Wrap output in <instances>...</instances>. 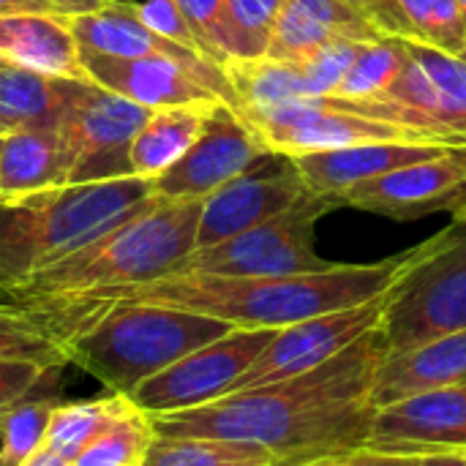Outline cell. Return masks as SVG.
Listing matches in <instances>:
<instances>
[{
	"instance_id": "6da1fadb",
	"label": "cell",
	"mask_w": 466,
	"mask_h": 466,
	"mask_svg": "<svg viewBox=\"0 0 466 466\" xmlns=\"http://www.w3.org/2000/svg\"><path fill=\"white\" fill-rule=\"evenodd\" d=\"M385 355V336L374 328L309 374L150 420L158 437L248 442L265 448L279 466L347 459L369 442L377 418L371 388Z\"/></svg>"
},
{
	"instance_id": "7a4b0ae2",
	"label": "cell",
	"mask_w": 466,
	"mask_h": 466,
	"mask_svg": "<svg viewBox=\"0 0 466 466\" xmlns=\"http://www.w3.org/2000/svg\"><path fill=\"white\" fill-rule=\"evenodd\" d=\"M401 257L377 265H333L328 270L300 276L235 279L208 273H172L158 281L85 303H158L216 317L243 330H281L311 317L355 309L382 298L401 268Z\"/></svg>"
},
{
	"instance_id": "3957f363",
	"label": "cell",
	"mask_w": 466,
	"mask_h": 466,
	"mask_svg": "<svg viewBox=\"0 0 466 466\" xmlns=\"http://www.w3.org/2000/svg\"><path fill=\"white\" fill-rule=\"evenodd\" d=\"M52 314L68 363H76L109 393L131 396L145 380L161 374L188 352L235 330L229 322L186 309L112 300L30 306Z\"/></svg>"
},
{
	"instance_id": "277c9868",
	"label": "cell",
	"mask_w": 466,
	"mask_h": 466,
	"mask_svg": "<svg viewBox=\"0 0 466 466\" xmlns=\"http://www.w3.org/2000/svg\"><path fill=\"white\" fill-rule=\"evenodd\" d=\"M199 213L202 199H158L79 251L33 273L8 298L22 306L85 303L172 276L197 248Z\"/></svg>"
},
{
	"instance_id": "5b68a950",
	"label": "cell",
	"mask_w": 466,
	"mask_h": 466,
	"mask_svg": "<svg viewBox=\"0 0 466 466\" xmlns=\"http://www.w3.org/2000/svg\"><path fill=\"white\" fill-rule=\"evenodd\" d=\"M156 202L153 180L145 177L57 186L3 202L0 292L8 295L33 273L79 251Z\"/></svg>"
},
{
	"instance_id": "8992f818",
	"label": "cell",
	"mask_w": 466,
	"mask_h": 466,
	"mask_svg": "<svg viewBox=\"0 0 466 466\" xmlns=\"http://www.w3.org/2000/svg\"><path fill=\"white\" fill-rule=\"evenodd\" d=\"M380 330L388 352L466 330V213L401 257L382 295Z\"/></svg>"
},
{
	"instance_id": "52a82bcc",
	"label": "cell",
	"mask_w": 466,
	"mask_h": 466,
	"mask_svg": "<svg viewBox=\"0 0 466 466\" xmlns=\"http://www.w3.org/2000/svg\"><path fill=\"white\" fill-rule=\"evenodd\" d=\"M150 115L153 109H145L93 79H71L66 109L55 126L60 164L57 186L134 177L128 147Z\"/></svg>"
},
{
	"instance_id": "ba28073f",
	"label": "cell",
	"mask_w": 466,
	"mask_h": 466,
	"mask_svg": "<svg viewBox=\"0 0 466 466\" xmlns=\"http://www.w3.org/2000/svg\"><path fill=\"white\" fill-rule=\"evenodd\" d=\"M333 208H339L333 199L309 191L284 213L216 246L194 248L175 273L262 279L328 270L336 262H328L314 251V227Z\"/></svg>"
},
{
	"instance_id": "9c48e42d",
	"label": "cell",
	"mask_w": 466,
	"mask_h": 466,
	"mask_svg": "<svg viewBox=\"0 0 466 466\" xmlns=\"http://www.w3.org/2000/svg\"><path fill=\"white\" fill-rule=\"evenodd\" d=\"M407 66L377 98L350 101L330 96L339 106L426 131L440 145L466 147V60L407 41Z\"/></svg>"
},
{
	"instance_id": "30bf717a",
	"label": "cell",
	"mask_w": 466,
	"mask_h": 466,
	"mask_svg": "<svg viewBox=\"0 0 466 466\" xmlns=\"http://www.w3.org/2000/svg\"><path fill=\"white\" fill-rule=\"evenodd\" d=\"M238 115L248 123V128L270 153H279L287 158L352 147V145H369V142L440 145L420 128L355 115L339 106L330 96L298 98V101L279 104L270 109H254V112H238Z\"/></svg>"
},
{
	"instance_id": "8fae6325",
	"label": "cell",
	"mask_w": 466,
	"mask_h": 466,
	"mask_svg": "<svg viewBox=\"0 0 466 466\" xmlns=\"http://www.w3.org/2000/svg\"><path fill=\"white\" fill-rule=\"evenodd\" d=\"M79 57L96 85L153 112L175 106H205L218 101L232 109L238 106L235 90L221 63L194 68L164 55L112 57L87 49H79Z\"/></svg>"
},
{
	"instance_id": "7c38bea8",
	"label": "cell",
	"mask_w": 466,
	"mask_h": 466,
	"mask_svg": "<svg viewBox=\"0 0 466 466\" xmlns=\"http://www.w3.org/2000/svg\"><path fill=\"white\" fill-rule=\"evenodd\" d=\"M276 330L235 328L227 336L188 352L161 374L145 380L128 399L147 415L183 412L210 404L232 390L270 344Z\"/></svg>"
},
{
	"instance_id": "4fadbf2b",
	"label": "cell",
	"mask_w": 466,
	"mask_h": 466,
	"mask_svg": "<svg viewBox=\"0 0 466 466\" xmlns=\"http://www.w3.org/2000/svg\"><path fill=\"white\" fill-rule=\"evenodd\" d=\"M380 317H382V298L276 330L270 344L251 363V369L232 385L229 393L265 388L319 369L322 363L333 360L347 347H352L358 339L380 328Z\"/></svg>"
},
{
	"instance_id": "5bb4252c",
	"label": "cell",
	"mask_w": 466,
	"mask_h": 466,
	"mask_svg": "<svg viewBox=\"0 0 466 466\" xmlns=\"http://www.w3.org/2000/svg\"><path fill=\"white\" fill-rule=\"evenodd\" d=\"M270 150L257 139L248 123L227 104H218L199 139L153 180V194L167 202H197L210 197L232 177L251 169Z\"/></svg>"
},
{
	"instance_id": "9a60e30c",
	"label": "cell",
	"mask_w": 466,
	"mask_h": 466,
	"mask_svg": "<svg viewBox=\"0 0 466 466\" xmlns=\"http://www.w3.org/2000/svg\"><path fill=\"white\" fill-rule=\"evenodd\" d=\"M341 205L415 221L431 213H466V147H451L434 158L401 167L344 191Z\"/></svg>"
},
{
	"instance_id": "2e32d148",
	"label": "cell",
	"mask_w": 466,
	"mask_h": 466,
	"mask_svg": "<svg viewBox=\"0 0 466 466\" xmlns=\"http://www.w3.org/2000/svg\"><path fill=\"white\" fill-rule=\"evenodd\" d=\"M309 188L300 180L292 158L268 153L251 169L232 177L202 199L197 248L229 240L292 208Z\"/></svg>"
},
{
	"instance_id": "e0dca14e",
	"label": "cell",
	"mask_w": 466,
	"mask_h": 466,
	"mask_svg": "<svg viewBox=\"0 0 466 466\" xmlns=\"http://www.w3.org/2000/svg\"><path fill=\"white\" fill-rule=\"evenodd\" d=\"M366 448L415 459L466 453V385L418 393L377 410Z\"/></svg>"
},
{
	"instance_id": "ac0fdd59",
	"label": "cell",
	"mask_w": 466,
	"mask_h": 466,
	"mask_svg": "<svg viewBox=\"0 0 466 466\" xmlns=\"http://www.w3.org/2000/svg\"><path fill=\"white\" fill-rule=\"evenodd\" d=\"M382 35L369 11L352 0H284L265 55L284 63H303L333 41L371 44Z\"/></svg>"
},
{
	"instance_id": "d6986e66",
	"label": "cell",
	"mask_w": 466,
	"mask_h": 466,
	"mask_svg": "<svg viewBox=\"0 0 466 466\" xmlns=\"http://www.w3.org/2000/svg\"><path fill=\"white\" fill-rule=\"evenodd\" d=\"M453 145H415V142H369L339 150L306 153L295 156L292 164L306 183V188L317 197H328L341 205L347 188L396 172L401 167L434 158Z\"/></svg>"
},
{
	"instance_id": "ffe728a7",
	"label": "cell",
	"mask_w": 466,
	"mask_h": 466,
	"mask_svg": "<svg viewBox=\"0 0 466 466\" xmlns=\"http://www.w3.org/2000/svg\"><path fill=\"white\" fill-rule=\"evenodd\" d=\"M466 385V330L388 352L377 369L371 404L377 410L418 393Z\"/></svg>"
},
{
	"instance_id": "44dd1931",
	"label": "cell",
	"mask_w": 466,
	"mask_h": 466,
	"mask_svg": "<svg viewBox=\"0 0 466 466\" xmlns=\"http://www.w3.org/2000/svg\"><path fill=\"white\" fill-rule=\"evenodd\" d=\"M0 66L57 79H90L66 16L0 14Z\"/></svg>"
},
{
	"instance_id": "7402d4cb",
	"label": "cell",
	"mask_w": 466,
	"mask_h": 466,
	"mask_svg": "<svg viewBox=\"0 0 466 466\" xmlns=\"http://www.w3.org/2000/svg\"><path fill=\"white\" fill-rule=\"evenodd\" d=\"M68 30L74 33L79 49L98 52V55H112V57H142V55H164L175 57L186 66L202 68L208 63H218L197 49L172 44L153 33L134 11V3L126 0H112L109 5L79 14V16H66ZM224 66V63H221Z\"/></svg>"
},
{
	"instance_id": "603a6c76",
	"label": "cell",
	"mask_w": 466,
	"mask_h": 466,
	"mask_svg": "<svg viewBox=\"0 0 466 466\" xmlns=\"http://www.w3.org/2000/svg\"><path fill=\"white\" fill-rule=\"evenodd\" d=\"M366 11L385 35L448 55H459L464 46L466 16L459 0H374Z\"/></svg>"
},
{
	"instance_id": "cb8c5ba5",
	"label": "cell",
	"mask_w": 466,
	"mask_h": 466,
	"mask_svg": "<svg viewBox=\"0 0 466 466\" xmlns=\"http://www.w3.org/2000/svg\"><path fill=\"white\" fill-rule=\"evenodd\" d=\"M218 104L156 109L131 139L128 147L131 175L145 180H156L158 175H164L199 139L210 112Z\"/></svg>"
},
{
	"instance_id": "d4e9b609",
	"label": "cell",
	"mask_w": 466,
	"mask_h": 466,
	"mask_svg": "<svg viewBox=\"0 0 466 466\" xmlns=\"http://www.w3.org/2000/svg\"><path fill=\"white\" fill-rule=\"evenodd\" d=\"M55 128H16L0 137V199L14 202L57 186Z\"/></svg>"
},
{
	"instance_id": "484cf974",
	"label": "cell",
	"mask_w": 466,
	"mask_h": 466,
	"mask_svg": "<svg viewBox=\"0 0 466 466\" xmlns=\"http://www.w3.org/2000/svg\"><path fill=\"white\" fill-rule=\"evenodd\" d=\"M68 85L71 79L0 66V120L8 131L55 128L68 101Z\"/></svg>"
},
{
	"instance_id": "4316f807",
	"label": "cell",
	"mask_w": 466,
	"mask_h": 466,
	"mask_svg": "<svg viewBox=\"0 0 466 466\" xmlns=\"http://www.w3.org/2000/svg\"><path fill=\"white\" fill-rule=\"evenodd\" d=\"M224 71L235 90V112L270 109L298 98H314L300 66L295 63L262 55L254 60H227Z\"/></svg>"
},
{
	"instance_id": "83f0119b",
	"label": "cell",
	"mask_w": 466,
	"mask_h": 466,
	"mask_svg": "<svg viewBox=\"0 0 466 466\" xmlns=\"http://www.w3.org/2000/svg\"><path fill=\"white\" fill-rule=\"evenodd\" d=\"M0 360H30L44 369L66 366V344L49 314L0 300Z\"/></svg>"
},
{
	"instance_id": "f1b7e54d",
	"label": "cell",
	"mask_w": 466,
	"mask_h": 466,
	"mask_svg": "<svg viewBox=\"0 0 466 466\" xmlns=\"http://www.w3.org/2000/svg\"><path fill=\"white\" fill-rule=\"evenodd\" d=\"M128 401L131 399L123 393H109L104 399L71 401V404L60 401L49 418L44 448L57 453L66 461H76L79 453L120 418Z\"/></svg>"
},
{
	"instance_id": "f546056e",
	"label": "cell",
	"mask_w": 466,
	"mask_h": 466,
	"mask_svg": "<svg viewBox=\"0 0 466 466\" xmlns=\"http://www.w3.org/2000/svg\"><path fill=\"white\" fill-rule=\"evenodd\" d=\"M142 466H279L257 445L208 437H158Z\"/></svg>"
},
{
	"instance_id": "4dcf8cb0",
	"label": "cell",
	"mask_w": 466,
	"mask_h": 466,
	"mask_svg": "<svg viewBox=\"0 0 466 466\" xmlns=\"http://www.w3.org/2000/svg\"><path fill=\"white\" fill-rule=\"evenodd\" d=\"M153 440L156 429L150 415L128 401L120 418L79 453L74 466H142Z\"/></svg>"
},
{
	"instance_id": "1f68e13d",
	"label": "cell",
	"mask_w": 466,
	"mask_h": 466,
	"mask_svg": "<svg viewBox=\"0 0 466 466\" xmlns=\"http://www.w3.org/2000/svg\"><path fill=\"white\" fill-rule=\"evenodd\" d=\"M410 55H407V41L396 35H382L360 49L355 57L352 68L347 71L344 82L336 90V98H350V101H369L382 96L404 71Z\"/></svg>"
},
{
	"instance_id": "d6a6232c",
	"label": "cell",
	"mask_w": 466,
	"mask_h": 466,
	"mask_svg": "<svg viewBox=\"0 0 466 466\" xmlns=\"http://www.w3.org/2000/svg\"><path fill=\"white\" fill-rule=\"evenodd\" d=\"M33 393L0 415V466L25 464L35 451L44 448L49 418L60 401L52 393Z\"/></svg>"
},
{
	"instance_id": "836d02e7",
	"label": "cell",
	"mask_w": 466,
	"mask_h": 466,
	"mask_svg": "<svg viewBox=\"0 0 466 466\" xmlns=\"http://www.w3.org/2000/svg\"><path fill=\"white\" fill-rule=\"evenodd\" d=\"M194 35L199 38L208 57L227 63L240 60V41L232 27L227 0H172Z\"/></svg>"
},
{
	"instance_id": "e575fe53",
	"label": "cell",
	"mask_w": 466,
	"mask_h": 466,
	"mask_svg": "<svg viewBox=\"0 0 466 466\" xmlns=\"http://www.w3.org/2000/svg\"><path fill=\"white\" fill-rule=\"evenodd\" d=\"M281 5L284 0H227L232 27L240 41V60H254L268 52Z\"/></svg>"
},
{
	"instance_id": "d590c367",
	"label": "cell",
	"mask_w": 466,
	"mask_h": 466,
	"mask_svg": "<svg viewBox=\"0 0 466 466\" xmlns=\"http://www.w3.org/2000/svg\"><path fill=\"white\" fill-rule=\"evenodd\" d=\"M363 46L366 44H358V41H333L295 66H300L314 96H336L339 85L344 82L347 71L352 68Z\"/></svg>"
},
{
	"instance_id": "8d00e7d4",
	"label": "cell",
	"mask_w": 466,
	"mask_h": 466,
	"mask_svg": "<svg viewBox=\"0 0 466 466\" xmlns=\"http://www.w3.org/2000/svg\"><path fill=\"white\" fill-rule=\"evenodd\" d=\"M134 11L161 38H167L172 44H180V46H188V49H197V52L205 55L199 38L194 35V30L188 27V22L183 19V14L177 11V5L172 0H145V3H134Z\"/></svg>"
},
{
	"instance_id": "74e56055",
	"label": "cell",
	"mask_w": 466,
	"mask_h": 466,
	"mask_svg": "<svg viewBox=\"0 0 466 466\" xmlns=\"http://www.w3.org/2000/svg\"><path fill=\"white\" fill-rule=\"evenodd\" d=\"M44 374L46 369L30 360H0V415L30 396L41 385Z\"/></svg>"
},
{
	"instance_id": "f35d334b",
	"label": "cell",
	"mask_w": 466,
	"mask_h": 466,
	"mask_svg": "<svg viewBox=\"0 0 466 466\" xmlns=\"http://www.w3.org/2000/svg\"><path fill=\"white\" fill-rule=\"evenodd\" d=\"M341 466H418L415 456H396V453H380V451H369L360 448L355 453H350Z\"/></svg>"
},
{
	"instance_id": "ab89813d",
	"label": "cell",
	"mask_w": 466,
	"mask_h": 466,
	"mask_svg": "<svg viewBox=\"0 0 466 466\" xmlns=\"http://www.w3.org/2000/svg\"><path fill=\"white\" fill-rule=\"evenodd\" d=\"M46 3L57 16H79V14H90V11L109 5L112 0H46Z\"/></svg>"
},
{
	"instance_id": "60d3db41",
	"label": "cell",
	"mask_w": 466,
	"mask_h": 466,
	"mask_svg": "<svg viewBox=\"0 0 466 466\" xmlns=\"http://www.w3.org/2000/svg\"><path fill=\"white\" fill-rule=\"evenodd\" d=\"M0 14H55L46 0H0Z\"/></svg>"
},
{
	"instance_id": "b9f144b4",
	"label": "cell",
	"mask_w": 466,
	"mask_h": 466,
	"mask_svg": "<svg viewBox=\"0 0 466 466\" xmlns=\"http://www.w3.org/2000/svg\"><path fill=\"white\" fill-rule=\"evenodd\" d=\"M418 466H466V453H429V456H418Z\"/></svg>"
},
{
	"instance_id": "7bdbcfd3",
	"label": "cell",
	"mask_w": 466,
	"mask_h": 466,
	"mask_svg": "<svg viewBox=\"0 0 466 466\" xmlns=\"http://www.w3.org/2000/svg\"><path fill=\"white\" fill-rule=\"evenodd\" d=\"M19 466H74V461H66V459H60L57 453H52V451L41 448V451H35L25 464H19Z\"/></svg>"
},
{
	"instance_id": "ee69618b",
	"label": "cell",
	"mask_w": 466,
	"mask_h": 466,
	"mask_svg": "<svg viewBox=\"0 0 466 466\" xmlns=\"http://www.w3.org/2000/svg\"><path fill=\"white\" fill-rule=\"evenodd\" d=\"M344 459H319V461H311V464L306 466H341Z\"/></svg>"
},
{
	"instance_id": "f6af8a7d",
	"label": "cell",
	"mask_w": 466,
	"mask_h": 466,
	"mask_svg": "<svg viewBox=\"0 0 466 466\" xmlns=\"http://www.w3.org/2000/svg\"><path fill=\"white\" fill-rule=\"evenodd\" d=\"M352 3H358V5H363V8H369V5H371L374 0H352Z\"/></svg>"
},
{
	"instance_id": "bcb514c9",
	"label": "cell",
	"mask_w": 466,
	"mask_h": 466,
	"mask_svg": "<svg viewBox=\"0 0 466 466\" xmlns=\"http://www.w3.org/2000/svg\"><path fill=\"white\" fill-rule=\"evenodd\" d=\"M456 57H461V60H466V38H464V46H461V52H459Z\"/></svg>"
},
{
	"instance_id": "7dc6e473",
	"label": "cell",
	"mask_w": 466,
	"mask_h": 466,
	"mask_svg": "<svg viewBox=\"0 0 466 466\" xmlns=\"http://www.w3.org/2000/svg\"><path fill=\"white\" fill-rule=\"evenodd\" d=\"M3 134H8V126H5V123L0 120V137H3Z\"/></svg>"
},
{
	"instance_id": "c3c4849f",
	"label": "cell",
	"mask_w": 466,
	"mask_h": 466,
	"mask_svg": "<svg viewBox=\"0 0 466 466\" xmlns=\"http://www.w3.org/2000/svg\"><path fill=\"white\" fill-rule=\"evenodd\" d=\"M459 5H461V11H464V16H466V0H459Z\"/></svg>"
},
{
	"instance_id": "681fc988",
	"label": "cell",
	"mask_w": 466,
	"mask_h": 466,
	"mask_svg": "<svg viewBox=\"0 0 466 466\" xmlns=\"http://www.w3.org/2000/svg\"><path fill=\"white\" fill-rule=\"evenodd\" d=\"M0 202H3V199H0Z\"/></svg>"
},
{
	"instance_id": "f907efd6",
	"label": "cell",
	"mask_w": 466,
	"mask_h": 466,
	"mask_svg": "<svg viewBox=\"0 0 466 466\" xmlns=\"http://www.w3.org/2000/svg\"><path fill=\"white\" fill-rule=\"evenodd\" d=\"M0 205H3V202H0Z\"/></svg>"
}]
</instances>
